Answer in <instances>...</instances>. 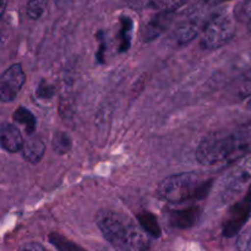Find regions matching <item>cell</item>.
<instances>
[{"label":"cell","instance_id":"cell-1","mask_svg":"<svg viewBox=\"0 0 251 251\" xmlns=\"http://www.w3.org/2000/svg\"><path fill=\"white\" fill-rule=\"evenodd\" d=\"M251 153V122L233 130L206 136L199 144L196 159L203 167L221 168Z\"/></svg>","mask_w":251,"mask_h":251},{"label":"cell","instance_id":"cell-2","mask_svg":"<svg viewBox=\"0 0 251 251\" xmlns=\"http://www.w3.org/2000/svg\"><path fill=\"white\" fill-rule=\"evenodd\" d=\"M100 233L114 249L119 251H147L149 234L131 218L112 210H100L96 215Z\"/></svg>","mask_w":251,"mask_h":251},{"label":"cell","instance_id":"cell-3","mask_svg":"<svg viewBox=\"0 0 251 251\" xmlns=\"http://www.w3.org/2000/svg\"><path fill=\"white\" fill-rule=\"evenodd\" d=\"M212 188V179H203L198 173L173 174L157 186V196L169 203H184L205 199Z\"/></svg>","mask_w":251,"mask_h":251},{"label":"cell","instance_id":"cell-4","mask_svg":"<svg viewBox=\"0 0 251 251\" xmlns=\"http://www.w3.org/2000/svg\"><path fill=\"white\" fill-rule=\"evenodd\" d=\"M235 34V25L227 10H220L206 20L201 46L206 49H220L229 43Z\"/></svg>","mask_w":251,"mask_h":251},{"label":"cell","instance_id":"cell-5","mask_svg":"<svg viewBox=\"0 0 251 251\" xmlns=\"http://www.w3.org/2000/svg\"><path fill=\"white\" fill-rule=\"evenodd\" d=\"M251 185V153L239 159L238 163L227 173L221 184L220 200L221 203L234 201L235 198L242 195Z\"/></svg>","mask_w":251,"mask_h":251},{"label":"cell","instance_id":"cell-6","mask_svg":"<svg viewBox=\"0 0 251 251\" xmlns=\"http://www.w3.org/2000/svg\"><path fill=\"white\" fill-rule=\"evenodd\" d=\"M251 215V190L247 198L235 202L228 210L226 220L223 222V235L232 238L239 234L243 230V226L248 222Z\"/></svg>","mask_w":251,"mask_h":251},{"label":"cell","instance_id":"cell-7","mask_svg":"<svg viewBox=\"0 0 251 251\" xmlns=\"http://www.w3.org/2000/svg\"><path fill=\"white\" fill-rule=\"evenodd\" d=\"M26 82V75L21 64H12L0 77V100L2 103L12 102Z\"/></svg>","mask_w":251,"mask_h":251},{"label":"cell","instance_id":"cell-8","mask_svg":"<svg viewBox=\"0 0 251 251\" xmlns=\"http://www.w3.org/2000/svg\"><path fill=\"white\" fill-rule=\"evenodd\" d=\"M174 20V12L159 11L150 19L142 29V41L152 42L169 28Z\"/></svg>","mask_w":251,"mask_h":251},{"label":"cell","instance_id":"cell-9","mask_svg":"<svg viewBox=\"0 0 251 251\" xmlns=\"http://www.w3.org/2000/svg\"><path fill=\"white\" fill-rule=\"evenodd\" d=\"M201 217V208L193 206V207L181 208V210H173L168 212V221L172 227L178 229H188L194 227L199 222Z\"/></svg>","mask_w":251,"mask_h":251},{"label":"cell","instance_id":"cell-10","mask_svg":"<svg viewBox=\"0 0 251 251\" xmlns=\"http://www.w3.org/2000/svg\"><path fill=\"white\" fill-rule=\"evenodd\" d=\"M0 140H1L2 149L10 153H16L20 150H22L25 142L20 130L10 123H2L1 130H0Z\"/></svg>","mask_w":251,"mask_h":251},{"label":"cell","instance_id":"cell-11","mask_svg":"<svg viewBox=\"0 0 251 251\" xmlns=\"http://www.w3.org/2000/svg\"><path fill=\"white\" fill-rule=\"evenodd\" d=\"M21 152L25 161L31 164H38L44 156L46 145H44L43 140L37 135H28L27 139L25 140Z\"/></svg>","mask_w":251,"mask_h":251},{"label":"cell","instance_id":"cell-12","mask_svg":"<svg viewBox=\"0 0 251 251\" xmlns=\"http://www.w3.org/2000/svg\"><path fill=\"white\" fill-rule=\"evenodd\" d=\"M199 32L198 22H184L173 32V39L178 46H185L198 37Z\"/></svg>","mask_w":251,"mask_h":251},{"label":"cell","instance_id":"cell-13","mask_svg":"<svg viewBox=\"0 0 251 251\" xmlns=\"http://www.w3.org/2000/svg\"><path fill=\"white\" fill-rule=\"evenodd\" d=\"M132 31H134V22L129 16L120 17V32H119V51L129 50L131 46Z\"/></svg>","mask_w":251,"mask_h":251},{"label":"cell","instance_id":"cell-14","mask_svg":"<svg viewBox=\"0 0 251 251\" xmlns=\"http://www.w3.org/2000/svg\"><path fill=\"white\" fill-rule=\"evenodd\" d=\"M137 221L140 223V227L145 230L149 235L153 238H159L162 234L161 226L158 225L156 216L151 212H141L137 215Z\"/></svg>","mask_w":251,"mask_h":251},{"label":"cell","instance_id":"cell-15","mask_svg":"<svg viewBox=\"0 0 251 251\" xmlns=\"http://www.w3.org/2000/svg\"><path fill=\"white\" fill-rule=\"evenodd\" d=\"M12 118H14V120L17 123V124L24 125L27 135L34 134L37 120H36V117H34L33 113H32L31 110H28L25 107H19L14 112Z\"/></svg>","mask_w":251,"mask_h":251},{"label":"cell","instance_id":"cell-16","mask_svg":"<svg viewBox=\"0 0 251 251\" xmlns=\"http://www.w3.org/2000/svg\"><path fill=\"white\" fill-rule=\"evenodd\" d=\"M51 146H53L54 152L56 154L63 156V154H66L70 152L71 146H73V141H71V137L66 132L56 131L54 134L53 140H51Z\"/></svg>","mask_w":251,"mask_h":251},{"label":"cell","instance_id":"cell-17","mask_svg":"<svg viewBox=\"0 0 251 251\" xmlns=\"http://www.w3.org/2000/svg\"><path fill=\"white\" fill-rule=\"evenodd\" d=\"M189 0H151L149 7L157 11L174 12L179 7L184 6Z\"/></svg>","mask_w":251,"mask_h":251},{"label":"cell","instance_id":"cell-18","mask_svg":"<svg viewBox=\"0 0 251 251\" xmlns=\"http://www.w3.org/2000/svg\"><path fill=\"white\" fill-rule=\"evenodd\" d=\"M49 0H28L26 6L27 17L31 20H38L43 16Z\"/></svg>","mask_w":251,"mask_h":251},{"label":"cell","instance_id":"cell-19","mask_svg":"<svg viewBox=\"0 0 251 251\" xmlns=\"http://www.w3.org/2000/svg\"><path fill=\"white\" fill-rule=\"evenodd\" d=\"M237 249L238 251H251V226L238 234Z\"/></svg>","mask_w":251,"mask_h":251},{"label":"cell","instance_id":"cell-20","mask_svg":"<svg viewBox=\"0 0 251 251\" xmlns=\"http://www.w3.org/2000/svg\"><path fill=\"white\" fill-rule=\"evenodd\" d=\"M54 92H55V91H54L53 86L49 85L46 80H42L41 82H39L38 87H37L36 95L37 97L41 98V100H49V98L53 97Z\"/></svg>","mask_w":251,"mask_h":251},{"label":"cell","instance_id":"cell-21","mask_svg":"<svg viewBox=\"0 0 251 251\" xmlns=\"http://www.w3.org/2000/svg\"><path fill=\"white\" fill-rule=\"evenodd\" d=\"M239 93L242 97H250L251 96V69H249L240 78Z\"/></svg>","mask_w":251,"mask_h":251},{"label":"cell","instance_id":"cell-22","mask_svg":"<svg viewBox=\"0 0 251 251\" xmlns=\"http://www.w3.org/2000/svg\"><path fill=\"white\" fill-rule=\"evenodd\" d=\"M239 17L245 21H251V0H244L240 4Z\"/></svg>","mask_w":251,"mask_h":251},{"label":"cell","instance_id":"cell-23","mask_svg":"<svg viewBox=\"0 0 251 251\" xmlns=\"http://www.w3.org/2000/svg\"><path fill=\"white\" fill-rule=\"evenodd\" d=\"M151 2V0H127V4L132 10H144Z\"/></svg>","mask_w":251,"mask_h":251},{"label":"cell","instance_id":"cell-24","mask_svg":"<svg viewBox=\"0 0 251 251\" xmlns=\"http://www.w3.org/2000/svg\"><path fill=\"white\" fill-rule=\"evenodd\" d=\"M20 251H48V250H47L43 245L38 244V243L31 242L22 245V247L20 248Z\"/></svg>","mask_w":251,"mask_h":251},{"label":"cell","instance_id":"cell-25","mask_svg":"<svg viewBox=\"0 0 251 251\" xmlns=\"http://www.w3.org/2000/svg\"><path fill=\"white\" fill-rule=\"evenodd\" d=\"M201 5H205V6H212V5H218L222 4V2L230 1V0H199Z\"/></svg>","mask_w":251,"mask_h":251},{"label":"cell","instance_id":"cell-26","mask_svg":"<svg viewBox=\"0 0 251 251\" xmlns=\"http://www.w3.org/2000/svg\"><path fill=\"white\" fill-rule=\"evenodd\" d=\"M6 5H7V0H1V10H0V14H1V16L5 14Z\"/></svg>","mask_w":251,"mask_h":251},{"label":"cell","instance_id":"cell-27","mask_svg":"<svg viewBox=\"0 0 251 251\" xmlns=\"http://www.w3.org/2000/svg\"><path fill=\"white\" fill-rule=\"evenodd\" d=\"M245 108H247L248 110H251V96L249 97V100H247V103H245Z\"/></svg>","mask_w":251,"mask_h":251},{"label":"cell","instance_id":"cell-28","mask_svg":"<svg viewBox=\"0 0 251 251\" xmlns=\"http://www.w3.org/2000/svg\"><path fill=\"white\" fill-rule=\"evenodd\" d=\"M102 251H119V250H117V249H114V248H113V249H104Z\"/></svg>","mask_w":251,"mask_h":251}]
</instances>
